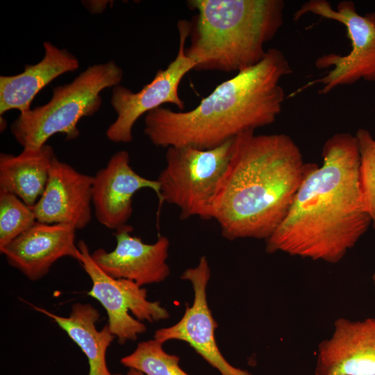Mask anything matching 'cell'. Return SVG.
<instances>
[{
    "instance_id": "cell-1",
    "label": "cell",
    "mask_w": 375,
    "mask_h": 375,
    "mask_svg": "<svg viewBox=\"0 0 375 375\" xmlns=\"http://www.w3.org/2000/svg\"><path fill=\"white\" fill-rule=\"evenodd\" d=\"M322 156V166L311 163L285 217L265 240L267 253L338 263L372 225L359 190L356 135H333Z\"/></svg>"
},
{
    "instance_id": "cell-16",
    "label": "cell",
    "mask_w": 375,
    "mask_h": 375,
    "mask_svg": "<svg viewBox=\"0 0 375 375\" xmlns=\"http://www.w3.org/2000/svg\"><path fill=\"white\" fill-rule=\"evenodd\" d=\"M44 56L35 65H26L16 75L0 76V115L16 109L20 113L30 110L38 93L59 76L74 72L79 67L78 59L65 49L46 41Z\"/></svg>"
},
{
    "instance_id": "cell-23",
    "label": "cell",
    "mask_w": 375,
    "mask_h": 375,
    "mask_svg": "<svg viewBox=\"0 0 375 375\" xmlns=\"http://www.w3.org/2000/svg\"><path fill=\"white\" fill-rule=\"evenodd\" d=\"M373 281H374V285H375V272L373 275Z\"/></svg>"
},
{
    "instance_id": "cell-11",
    "label": "cell",
    "mask_w": 375,
    "mask_h": 375,
    "mask_svg": "<svg viewBox=\"0 0 375 375\" xmlns=\"http://www.w3.org/2000/svg\"><path fill=\"white\" fill-rule=\"evenodd\" d=\"M132 231L128 224L117 229L115 248L109 252L96 249L91 253L92 260L108 276L130 280L141 287L164 281L170 274L168 238L159 235L154 243L147 244L132 235Z\"/></svg>"
},
{
    "instance_id": "cell-6",
    "label": "cell",
    "mask_w": 375,
    "mask_h": 375,
    "mask_svg": "<svg viewBox=\"0 0 375 375\" xmlns=\"http://www.w3.org/2000/svg\"><path fill=\"white\" fill-rule=\"evenodd\" d=\"M233 139L207 150L168 147L165 167L157 179L159 208L166 202L179 209L182 220L192 217L212 219L214 199L230 159Z\"/></svg>"
},
{
    "instance_id": "cell-18",
    "label": "cell",
    "mask_w": 375,
    "mask_h": 375,
    "mask_svg": "<svg viewBox=\"0 0 375 375\" xmlns=\"http://www.w3.org/2000/svg\"><path fill=\"white\" fill-rule=\"evenodd\" d=\"M56 322L80 347L89 364L88 375H112L106 365V351L115 335L108 324L101 330L96 326L99 312L90 303H76L72 306L67 317H62L42 308L30 304Z\"/></svg>"
},
{
    "instance_id": "cell-21",
    "label": "cell",
    "mask_w": 375,
    "mask_h": 375,
    "mask_svg": "<svg viewBox=\"0 0 375 375\" xmlns=\"http://www.w3.org/2000/svg\"><path fill=\"white\" fill-rule=\"evenodd\" d=\"M355 135L360 156L358 184L361 200L375 230V139L365 128L358 129Z\"/></svg>"
},
{
    "instance_id": "cell-7",
    "label": "cell",
    "mask_w": 375,
    "mask_h": 375,
    "mask_svg": "<svg viewBox=\"0 0 375 375\" xmlns=\"http://www.w3.org/2000/svg\"><path fill=\"white\" fill-rule=\"evenodd\" d=\"M308 13L343 24L351 42V50L344 56L328 53L318 57L315 61L318 69L332 68L291 96L316 84L322 85L319 94H327L339 86L351 85L361 79L375 81V12L360 15L351 0L340 1L335 8L327 0H310L296 10L293 20L298 21Z\"/></svg>"
},
{
    "instance_id": "cell-17",
    "label": "cell",
    "mask_w": 375,
    "mask_h": 375,
    "mask_svg": "<svg viewBox=\"0 0 375 375\" xmlns=\"http://www.w3.org/2000/svg\"><path fill=\"white\" fill-rule=\"evenodd\" d=\"M56 158L53 148L23 149L19 155L1 153L0 190L14 194L29 206L43 194Z\"/></svg>"
},
{
    "instance_id": "cell-10",
    "label": "cell",
    "mask_w": 375,
    "mask_h": 375,
    "mask_svg": "<svg viewBox=\"0 0 375 375\" xmlns=\"http://www.w3.org/2000/svg\"><path fill=\"white\" fill-rule=\"evenodd\" d=\"M210 274L205 256L200 258L197 266L183 272L181 278L190 283L194 292L193 302L191 306H185L184 314L177 323L156 330L153 338L162 344L174 340L187 342L221 375H252L247 370L231 365L217 347V324L208 306L206 294Z\"/></svg>"
},
{
    "instance_id": "cell-13",
    "label": "cell",
    "mask_w": 375,
    "mask_h": 375,
    "mask_svg": "<svg viewBox=\"0 0 375 375\" xmlns=\"http://www.w3.org/2000/svg\"><path fill=\"white\" fill-rule=\"evenodd\" d=\"M93 180V176L56 158L44 191L31 206L37 221L67 224L76 230L86 227L92 219Z\"/></svg>"
},
{
    "instance_id": "cell-2",
    "label": "cell",
    "mask_w": 375,
    "mask_h": 375,
    "mask_svg": "<svg viewBox=\"0 0 375 375\" xmlns=\"http://www.w3.org/2000/svg\"><path fill=\"white\" fill-rule=\"evenodd\" d=\"M310 165L287 134L249 131L236 136L212 205L223 237L266 240L285 217Z\"/></svg>"
},
{
    "instance_id": "cell-14",
    "label": "cell",
    "mask_w": 375,
    "mask_h": 375,
    "mask_svg": "<svg viewBox=\"0 0 375 375\" xmlns=\"http://www.w3.org/2000/svg\"><path fill=\"white\" fill-rule=\"evenodd\" d=\"M315 375H375V318L336 319L318 344Z\"/></svg>"
},
{
    "instance_id": "cell-9",
    "label": "cell",
    "mask_w": 375,
    "mask_h": 375,
    "mask_svg": "<svg viewBox=\"0 0 375 375\" xmlns=\"http://www.w3.org/2000/svg\"><path fill=\"white\" fill-rule=\"evenodd\" d=\"M190 26V21H178L179 42L177 55L165 69L156 72L149 83L137 92L121 85L112 88L110 103L117 113V118L106 131L109 140L115 143L131 142L133 126L140 117L164 103L174 104L180 110L184 108V101L178 95V86L185 75L194 69L196 65L195 62L185 53Z\"/></svg>"
},
{
    "instance_id": "cell-20",
    "label": "cell",
    "mask_w": 375,
    "mask_h": 375,
    "mask_svg": "<svg viewBox=\"0 0 375 375\" xmlns=\"http://www.w3.org/2000/svg\"><path fill=\"white\" fill-rule=\"evenodd\" d=\"M36 222L31 206L14 194L0 190V249Z\"/></svg>"
},
{
    "instance_id": "cell-8",
    "label": "cell",
    "mask_w": 375,
    "mask_h": 375,
    "mask_svg": "<svg viewBox=\"0 0 375 375\" xmlns=\"http://www.w3.org/2000/svg\"><path fill=\"white\" fill-rule=\"evenodd\" d=\"M78 262L89 276L92 288L88 294L97 300L108 315V326L120 344L134 341L147 331L143 323L167 319L166 308L159 301L147 299V291L133 281L114 278L94 262L86 242L79 240Z\"/></svg>"
},
{
    "instance_id": "cell-19",
    "label": "cell",
    "mask_w": 375,
    "mask_h": 375,
    "mask_svg": "<svg viewBox=\"0 0 375 375\" xmlns=\"http://www.w3.org/2000/svg\"><path fill=\"white\" fill-rule=\"evenodd\" d=\"M162 344L154 338L141 342L131 353L122 358L120 362L144 375H190L180 367L179 357L167 353Z\"/></svg>"
},
{
    "instance_id": "cell-15",
    "label": "cell",
    "mask_w": 375,
    "mask_h": 375,
    "mask_svg": "<svg viewBox=\"0 0 375 375\" xmlns=\"http://www.w3.org/2000/svg\"><path fill=\"white\" fill-rule=\"evenodd\" d=\"M76 230L70 225L37 221L28 230L0 249L8 264L34 281L44 277L60 258L77 261L79 250L75 244Z\"/></svg>"
},
{
    "instance_id": "cell-5",
    "label": "cell",
    "mask_w": 375,
    "mask_h": 375,
    "mask_svg": "<svg viewBox=\"0 0 375 375\" xmlns=\"http://www.w3.org/2000/svg\"><path fill=\"white\" fill-rule=\"evenodd\" d=\"M123 71L114 60L89 66L71 83L53 88L45 104L20 113L10 131L24 149H38L53 135L63 134L67 140L78 137V122L99 110L100 93L119 85Z\"/></svg>"
},
{
    "instance_id": "cell-12",
    "label": "cell",
    "mask_w": 375,
    "mask_h": 375,
    "mask_svg": "<svg viewBox=\"0 0 375 375\" xmlns=\"http://www.w3.org/2000/svg\"><path fill=\"white\" fill-rule=\"evenodd\" d=\"M92 205L98 222L108 228L117 230L126 225L133 213V197L140 190H153L160 199L157 180L142 176L130 165L126 151L114 153L105 167L93 176Z\"/></svg>"
},
{
    "instance_id": "cell-4",
    "label": "cell",
    "mask_w": 375,
    "mask_h": 375,
    "mask_svg": "<svg viewBox=\"0 0 375 375\" xmlns=\"http://www.w3.org/2000/svg\"><path fill=\"white\" fill-rule=\"evenodd\" d=\"M197 15L185 48L196 71L237 73L259 63L283 25V0H189Z\"/></svg>"
},
{
    "instance_id": "cell-3",
    "label": "cell",
    "mask_w": 375,
    "mask_h": 375,
    "mask_svg": "<svg viewBox=\"0 0 375 375\" xmlns=\"http://www.w3.org/2000/svg\"><path fill=\"white\" fill-rule=\"evenodd\" d=\"M292 73L284 53L270 48L259 63L219 84L193 109L160 106L147 113L144 133L153 144L166 149L219 147L276 121L285 98L280 81Z\"/></svg>"
},
{
    "instance_id": "cell-22",
    "label": "cell",
    "mask_w": 375,
    "mask_h": 375,
    "mask_svg": "<svg viewBox=\"0 0 375 375\" xmlns=\"http://www.w3.org/2000/svg\"><path fill=\"white\" fill-rule=\"evenodd\" d=\"M112 375H144L141 372L134 369H129L128 371L125 374H115Z\"/></svg>"
}]
</instances>
